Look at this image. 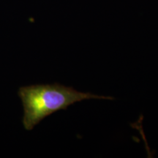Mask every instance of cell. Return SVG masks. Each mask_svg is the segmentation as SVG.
<instances>
[{
  "label": "cell",
  "mask_w": 158,
  "mask_h": 158,
  "mask_svg": "<svg viewBox=\"0 0 158 158\" xmlns=\"http://www.w3.org/2000/svg\"><path fill=\"white\" fill-rule=\"evenodd\" d=\"M19 95L23 108V125L27 130H31L45 117L58 110H66L76 102L91 99H114L112 97L79 92L58 84L22 86L19 89Z\"/></svg>",
  "instance_id": "1"
}]
</instances>
